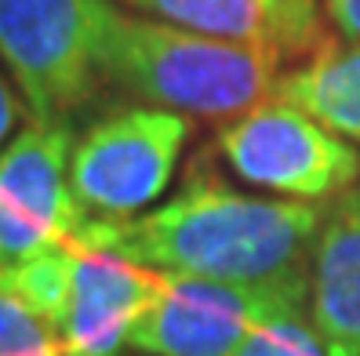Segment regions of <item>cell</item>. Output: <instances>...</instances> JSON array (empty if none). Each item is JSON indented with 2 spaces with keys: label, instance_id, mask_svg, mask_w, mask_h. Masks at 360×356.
Masks as SVG:
<instances>
[{
  "label": "cell",
  "instance_id": "12",
  "mask_svg": "<svg viewBox=\"0 0 360 356\" xmlns=\"http://www.w3.org/2000/svg\"><path fill=\"white\" fill-rule=\"evenodd\" d=\"M70 277H73V237L66 244H55L48 251H40V255H30L22 262L0 269V284L11 287L37 317H44L55 327V334L70 298Z\"/></svg>",
  "mask_w": 360,
  "mask_h": 356
},
{
  "label": "cell",
  "instance_id": "10",
  "mask_svg": "<svg viewBox=\"0 0 360 356\" xmlns=\"http://www.w3.org/2000/svg\"><path fill=\"white\" fill-rule=\"evenodd\" d=\"M309 320L328 356H360V182L324 207L309 258Z\"/></svg>",
  "mask_w": 360,
  "mask_h": 356
},
{
  "label": "cell",
  "instance_id": "2",
  "mask_svg": "<svg viewBox=\"0 0 360 356\" xmlns=\"http://www.w3.org/2000/svg\"><path fill=\"white\" fill-rule=\"evenodd\" d=\"M102 77L142 106L233 120L273 98L281 58L110 4Z\"/></svg>",
  "mask_w": 360,
  "mask_h": 356
},
{
  "label": "cell",
  "instance_id": "8",
  "mask_svg": "<svg viewBox=\"0 0 360 356\" xmlns=\"http://www.w3.org/2000/svg\"><path fill=\"white\" fill-rule=\"evenodd\" d=\"M160 273L131 258L105 218L84 215L73 233L70 298L58 320V342L66 356H120L139 317L150 305Z\"/></svg>",
  "mask_w": 360,
  "mask_h": 356
},
{
  "label": "cell",
  "instance_id": "7",
  "mask_svg": "<svg viewBox=\"0 0 360 356\" xmlns=\"http://www.w3.org/2000/svg\"><path fill=\"white\" fill-rule=\"evenodd\" d=\"M73 120H33L0 150V269L66 244L84 211L70 190Z\"/></svg>",
  "mask_w": 360,
  "mask_h": 356
},
{
  "label": "cell",
  "instance_id": "1",
  "mask_svg": "<svg viewBox=\"0 0 360 356\" xmlns=\"http://www.w3.org/2000/svg\"><path fill=\"white\" fill-rule=\"evenodd\" d=\"M324 222L321 204L266 200L193 171L182 190L135 218H105L110 237L153 273L269 284L306 273Z\"/></svg>",
  "mask_w": 360,
  "mask_h": 356
},
{
  "label": "cell",
  "instance_id": "9",
  "mask_svg": "<svg viewBox=\"0 0 360 356\" xmlns=\"http://www.w3.org/2000/svg\"><path fill=\"white\" fill-rule=\"evenodd\" d=\"M128 11L160 18L277 58L324 48V0H120Z\"/></svg>",
  "mask_w": 360,
  "mask_h": 356
},
{
  "label": "cell",
  "instance_id": "6",
  "mask_svg": "<svg viewBox=\"0 0 360 356\" xmlns=\"http://www.w3.org/2000/svg\"><path fill=\"white\" fill-rule=\"evenodd\" d=\"M189 120L157 106L98 117L73 142L70 190L88 218H135L175 175Z\"/></svg>",
  "mask_w": 360,
  "mask_h": 356
},
{
  "label": "cell",
  "instance_id": "11",
  "mask_svg": "<svg viewBox=\"0 0 360 356\" xmlns=\"http://www.w3.org/2000/svg\"><path fill=\"white\" fill-rule=\"evenodd\" d=\"M273 98L306 110L360 150V40L313 51L302 66L281 73Z\"/></svg>",
  "mask_w": 360,
  "mask_h": 356
},
{
  "label": "cell",
  "instance_id": "3",
  "mask_svg": "<svg viewBox=\"0 0 360 356\" xmlns=\"http://www.w3.org/2000/svg\"><path fill=\"white\" fill-rule=\"evenodd\" d=\"M113 0H0V62L33 120H70L102 77Z\"/></svg>",
  "mask_w": 360,
  "mask_h": 356
},
{
  "label": "cell",
  "instance_id": "14",
  "mask_svg": "<svg viewBox=\"0 0 360 356\" xmlns=\"http://www.w3.org/2000/svg\"><path fill=\"white\" fill-rule=\"evenodd\" d=\"M229 356H328V345L316 334L309 312H306V317H288L277 324H266Z\"/></svg>",
  "mask_w": 360,
  "mask_h": 356
},
{
  "label": "cell",
  "instance_id": "5",
  "mask_svg": "<svg viewBox=\"0 0 360 356\" xmlns=\"http://www.w3.org/2000/svg\"><path fill=\"white\" fill-rule=\"evenodd\" d=\"M219 153L244 182L302 204H328L360 182L356 145L281 98L226 120Z\"/></svg>",
  "mask_w": 360,
  "mask_h": 356
},
{
  "label": "cell",
  "instance_id": "13",
  "mask_svg": "<svg viewBox=\"0 0 360 356\" xmlns=\"http://www.w3.org/2000/svg\"><path fill=\"white\" fill-rule=\"evenodd\" d=\"M0 356H66L55 327L0 284Z\"/></svg>",
  "mask_w": 360,
  "mask_h": 356
},
{
  "label": "cell",
  "instance_id": "16",
  "mask_svg": "<svg viewBox=\"0 0 360 356\" xmlns=\"http://www.w3.org/2000/svg\"><path fill=\"white\" fill-rule=\"evenodd\" d=\"M324 15L346 40H360V0H324Z\"/></svg>",
  "mask_w": 360,
  "mask_h": 356
},
{
  "label": "cell",
  "instance_id": "4",
  "mask_svg": "<svg viewBox=\"0 0 360 356\" xmlns=\"http://www.w3.org/2000/svg\"><path fill=\"white\" fill-rule=\"evenodd\" d=\"M309 312V269L269 284L160 273L128 345L142 356H229L266 324Z\"/></svg>",
  "mask_w": 360,
  "mask_h": 356
},
{
  "label": "cell",
  "instance_id": "15",
  "mask_svg": "<svg viewBox=\"0 0 360 356\" xmlns=\"http://www.w3.org/2000/svg\"><path fill=\"white\" fill-rule=\"evenodd\" d=\"M22 95H15V88L4 80L0 73V150L15 138V128H18V117H22Z\"/></svg>",
  "mask_w": 360,
  "mask_h": 356
}]
</instances>
